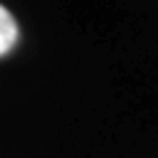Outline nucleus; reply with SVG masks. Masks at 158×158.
<instances>
[{
  "label": "nucleus",
  "mask_w": 158,
  "mask_h": 158,
  "mask_svg": "<svg viewBox=\"0 0 158 158\" xmlns=\"http://www.w3.org/2000/svg\"><path fill=\"white\" fill-rule=\"evenodd\" d=\"M18 40V25L13 20V15L0 5V55H5Z\"/></svg>",
  "instance_id": "f257e3e1"
}]
</instances>
